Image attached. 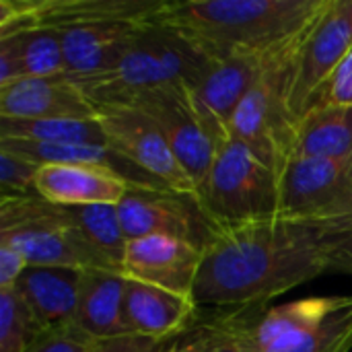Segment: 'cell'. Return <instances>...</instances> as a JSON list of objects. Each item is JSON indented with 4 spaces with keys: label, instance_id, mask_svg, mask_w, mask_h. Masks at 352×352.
Here are the masks:
<instances>
[{
    "label": "cell",
    "instance_id": "cell-30",
    "mask_svg": "<svg viewBox=\"0 0 352 352\" xmlns=\"http://www.w3.org/2000/svg\"><path fill=\"white\" fill-rule=\"evenodd\" d=\"M179 338L182 336H177V338H146V336L128 334V336L97 340L89 352H171L179 342Z\"/></svg>",
    "mask_w": 352,
    "mask_h": 352
},
{
    "label": "cell",
    "instance_id": "cell-25",
    "mask_svg": "<svg viewBox=\"0 0 352 352\" xmlns=\"http://www.w3.org/2000/svg\"><path fill=\"white\" fill-rule=\"evenodd\" d=\"M72 221L87 237V241L120 272H124V256L128 239L113 204L66 206Z\"/></svg>",
    "mask_w": 352,
    "mask_h": 352
},
{
    "label": "cell",
    "instance_id": "cell-12",
    "mask_svg": "<svg viewBox=\"0 0 352 352\" xmlns=\"http://www.w3.org/2000/svg\"><path fill=\"white\" fill-rule=\"evenodd\" d=\"M264 58L266 54L212 58L206 68L184 87L194 116L217 151L233 138L231 126L235 111L258 78Z\"/></svg>",
    "mask_w": 352,
    "mask_h": 352
},
{
    "label": "cell",
    "instance_id": "cell-14",
    "mask_svg": "<svg viewBox=\"0 0 352 352\" xmlns=\"http://www.w3.org/2000/svg\"><path fill=\"white\" fill-rule=\"evenodd\" d=\"M200 264L202 248L167 235H148L128 241L124 274L144 285L194 297Z\"/></svg>",
    "mask_w": 352,
    "mask_h": 352
},
{
    "label": "cell",
    "instance_id": "cell-27",
    "mask_svg": "<svg viewBox=\"0 0 352 352\" xmlns=\"http://www.w3.org/2000/svg\"><path fill=\"white\" fill-rule=\"evenodd\" d=\"M39 165L10 153L6 148H0V198H16L35 194V177H37Z\"/></svg>",
    "mask_w": 352,
    "mask_h": 352
},
{
    "label": "cell",
    "instance_id": "cell-11",
    "mask_svg": "<svg viewBox=\"0 0 352 352\" xmlns=\"http://www.w3.org/2000/svg\"><path fill=\"white\" fill-rule=\"evenodd\" d=\"M352 50V0H328L307 29L295 68L291 109L301 122L318 95Z\"/></svg>",
    "mask_w": 352,
    "mask_h": 352
},
{
    "label": "cell",
    "instance_id": "cell-29",
    "mask_svg": "<svg viewBox=\"0 0 352 352\" xmlns=\"http://www.w3.org/2000/svg\"><path fill=\"white\" fill-rule=\"evenodd\" d=\"M318 105H336V107H352V50L334 70L322 93L318 95L314 107ZM311 107V109H314Z\"/></svg>",
    "mask_w": 352,
    "mask_h": 352
},
{
    "label": "cell",
    "instance_id": "cell-2",
    "mask_svg": "<svg viewBox=\"0 0 352 352\" xmlns=\"http://www.w3.org/2000/svg\"><path fill=\"white\" fill-rule=\"evenodd\" d=\"M328 0H167L153 19L210 58L268 54L309 27Z\"/></svg>",
    "mask_w": 352,
    "mask_h": 352
},
{
    "label": "cell",
    "instance_id": "cell-17",
    "mask_svg": "<svg viewBox=\"0 0 352 352\" xmlns=\"http://www.w3.org/2000/svg\"><path fill=\"white\" fill-rule=\"evenodd\" d=\"M130 186L124 175L105 165H41L35 177V192L60 206H118Z\"/></svg>",
    "mask_w": 352,
    "mask_h": 352
},
{
    "label": "cell",
    "instance_id": "cell-3",
    "mask_svg": "<svg viewBox=\"0 0 352 352\" xmlns=\"http://www.w3.org/2000/svg\"><path fill=\"white\" fill-rule=\"evenodd\" d=\"M212 58L177 31L144 23L120 62L97 76L72 78L95 107L130 105L146 91L192 82Z\"/></svg>",
    "mask_w": 352,
    "mask_h": 352
},
{
    "label": "cell",
    "instance_id": "cell-10",
    "mask_svg": "<svg viewBox=\"0 0 352 352\" xmlns=\"http://www.w3.org/2000/svg\"><path fill=\"white\" fill-rule=\"evenodd\" d=\"M116 208L128 241L148 235H167L204 250L206 241L217 231L196 194H182L161 186L132 184Z\"/></svg>",
    "mask_w": 352,
    "mask_h": 352
},
{
    "label": "cell",
    "instance_id": "cell-1",
    "mask_svg": "<svg viewBox=\"0 0 352 352\" xmlns=\"http://www.w3.org/2000/svg\"><path fill=\"white\" fill-rule=\"evenodd\" d=\"M340 239L320 221L274 217L217 229L194 285L198 309H250L326 272Z\"/></svg>",
    "mask_w": 352,
    "mask_h": 352
},
{
    "label": "cell",
    "instance_id": "cell-15",
    "mask_svg": "<svg viewBox=\"0 0 352 352\" xmlns=\"http://www.w3.org/2000/svg\"><path fill=\"white\" fill-rule=\"evenodd\" d=\"M0 118L10 120H95L97 107L68 74L21 78L0 87Z\"/></svg>",
    "mask_w": 352,
    "mask_h": 352
},
{
    "label": "cell",
    "instance_id": "cell-21",
    "mask_svg": "<svg viewBox=\"0 0 352 352\" xmlns=\"http://www.w3.org/2000/svg\"><path fill=\"white\" fill-rule=\"evenodd\" d=\"M66 74L60 29L39 27L0 37V87Z\"/></svg>",
    "mask_w": 352,
    "mask_h": 352
},
{
    "label": "cell",
    "instance_id": "cell-7",
    "mask_svg": "<svg viewBox=\"0 0 352 352\" xmlns=\"http://www.w3.org/2000/svg\"><path fill=\"white\" fill-rule=\"evenodd\" d=\"M256 352H351V297H307L260 311Z\"/></svg>",
    "mask_w": 352,
    "mask_h": 352
},
{
    "label": "cell",
    "instance_id": "cell-24",
    "mask_svg": "<svg viewBox=\"0 0 352 352\" xmlns=\"http://www.w3.org/2000/svg\"><path fill=\"white\" fill-rule=\"evenodd\" d=\"M0 138H19L50 144H103L99 120H10L0 118Z\"/></svg>",
    "mask_w": 352,
    "mask_h": 352
},
{
    "label": "cell",
    "instance_id": "cell-33",
    "mask_svg": "<svg viewBox=\"0 0 352 352\" xmlns=\"http://www.w3.org/2000/svg\"><path fill=\"white\" fill-rule=\"evenodd\" d=\"M326 225H328L330 235H334L338 239L352 235V217H349V219H336V221H326Z\"/></svg>",
    "mask_w": 352,
    "mask_h": 352
},
{
    "label": "cell",
    "instance_id": "cell-4",
    "mask_svg": "<svg viewBox=\"0 0 352 352\" xmlns=\"http://www.w3.org/2000/svg\"><path fill=\"white\" fill-rule=\"evenodd\" d=\"M309 27L266 54L260 74L239 103L231 126L233 138L243 142L278 177L295 148L299 122L291 109V91L297 56Z\"/></svg>",
    "mask_w": 352,
    "mask_h": 352
},
{
    "label": "cell",
    "instance_id": "cell-26",
    "mask_svg": "<svg viewBox=\"0 0 352 352\" xmlns=\"http://www.w3.org/2000/svg\"><path fill=\"white\" fill-rule=\"evenodd\" d=\"M41 332L16 289H0V352H25Z\"/></svg>",
    "mask_w": 352,
    "mask_h": 352
},
{
    "label": "cell",
    "instance_id": "cell-13",
    "mask_svg": "<svg viewBox=\"0 0 352 352\" xmlns=\"http://www.w3.org/2000/svg\"><path fill=\"white\" fill-rule=\"evenodd\" d=\"M130 105L142 109L165 136L177 163L190 175L192 184L198 188L206 179L212 161L217 157V146L200 126L194 116L186 91L182 85L161 87L142 93Z\"/></svg>",
    "mask_w": 352,
    "mask_h": 352
},
{
    "label": "cell",
    "instance_id": "cell-18",
    "mask_svg": "<svg viewBox=\"0 0 352 352\" xmlns=\"http://www.w3.org/2000/svg\"><path fill=\"white\" fill-rule=\"evenodd\" d=\"M142 25L144 23H82L62 27L66 74L87 78L111 70Z\"/></svg>",
    "mask_w": 352,
    "mask_h": 352
},
{
    "label": "cell",
    "instance_id": "cell-8",
    "mask_svg": "<svg viewBox=\"0 0 352 352\" xmlns=\"http://www.w3.org/2000/svg\"><path fill=\"white\" fill-rule=\"evenodd\" d=\"M107 148L132 167L148 186H161L182 194H196L190 175L177 163L159 126L134 105L97 107Z\"/></svg>",
    "mask_w": 352,
    "mask_h": 352
},
{
    "label": "cell",
    "instance_id": "cell-6",
    "mask_svg": "<svg viewBox=\"0 0 352 352\" xmlns=\"http://www.w3.org/2000/svg\"><path fill=\"white\" fill-rule=\"evenodd\" d=\"M196 196L214 229L280 217L278 173L237 138L217 151Z\"/></svg>",
    "mask_w": 352,
    "mask_h": 352
},
{
    "label": "cell",
    "instance_id": "cell-28",
    "mask_svg": "<svg viewBox=\"0 0 352 352\" xmlns=\"http://www.w3.org/2000/svg\"><path fill=\"white\" fill-rule=\"evenodd\" d=\"M97 340L76 322L45 328L25 352H89Z\"/></svg>",
    "mask_w": 352,
    "mask_h": 352
},
{
    "label": "cell",
    "instance_id": "cell-20",
    "mask_svg": "<svg viewBox=\"0 0 352 352\" xmlns=\"http://www.w3.org/2000/svg\"><path fill=\"white\" fill-rule=\"evenodd\" d=\"M126 274L118 270H82L74 322L95 340L128 336L124 320Z\"/></svg>",
    "mask_w": 352,
    "mask_h": 352
},
{
    "label": "cell",
    "instance_id": "cell-9",
    "mask_svg": "<svg viewBox=\"0 0 352 352\" xmlns=\"http://www.w3.org/2000/svg\"><path fill=\"white\" fill-rule=\"evenodd\" d=\"M280 217L320 223L352 217V161L293 157L280 173Z\"/></svg>",
    "mask_w": 352,
    "mask_h": 352
},
{
    "label": "cell",
    "instance_id": "cell-34",
    "mask_svg": "<svg viewBox=\"0 0 352 352\" xmlns=\"http://www.w3.org/2000/svg\"><path fill=\"white\" fill-rule=\"evenodd\" d=\"M179 340H182V338H179ZM171 352H182V349H179V342L175 344V349H173V351H171Z\"/></svg>",
    "mask_w": 352,
    "mask_h": 352
},
{
    "label": "cell",
    "instance_id": "cell-23",
    "mask_svg": "<svg viewBox=\"0 0 352 352\" xmlns=\"http://www.w3.org/2000/svg\"><path fill=\"white\" fill-rule=\"evenodd\" d=\"M262 307L250 309H214L212 318H196L192 328L182 336V352H256L254 324Z\"/></svg>",
    "mask_w": 352,
    "mask_h": 352
},
{
    "label": "cell",
    "instance_id": "cell-19",
    "mask_svg": "<svg viewBox=\"0 0 352 352\" xmlns=\"http://www.w3.org/2000/svg\"><path fill=\"white\" fill-rule=\"evenodd\" d=\"M80 274L82 270L76 268L27 266L14 289L45 330L74 322Z\"/></svg>",
    "mask_w": 352,
    "mask_h": 352
},
{
    "label": "cell",
    "instance_id": "cell-16",
    "mask_svg": "<svg viewBox=\"0 0 352 352\" xmlns=\"http://www.w3.org/2000/svg\"><path fill=\"white\" fill-rule=\"evenodd\" d=\"M198 314L200 309L194 297L126 278L124 320L130 334L146 338H177L192 328Z\"/></svg>",
    "mask_w": 352,
    "mask_h": 352
},
{
    "label": "cell",
    "instance_id": "cell-32",
    "mask_svg": "<svg viewBox=\"0 0 352 352\" xmlns=\"http://www.w3.org/2000/svg\"><path fill=\"white\" fill-rule=\"evenodd\" d=\"M328 268H330V272H342V274L352 276V235L342 237L334 245V250L330 252Z\"/></svg>",
    "mask_w": 352,
    "mask_h": 352
},
{
    "label": "cell",
    "instance_id": "cell-31",
    "mask_svg": "<svg viewBox=\"0 0 352 352\" xmlns=\"http://www.w3.org/2000/svg\"><path fill=\"white\" fill-rule=\"evenodd\" d=\"M27 270L25 258L10 245L0 243V289H12Z\"/></svg>",
    "mask_w": 352,
    "mask_h": 352
},
{
    "label": "cell",
    "instance_id": "cell-5",
    "mask_svg": "<svg viewBox=\"0 0 352 352\" xmlns=\"http://www.w3.org/2000/svg\"><path fill=\"white\" fill-rule=\"evenodd\" d=\"M0 243L14 248L27 266L116 270L87 241L68 208L47 202L37 192L0 198Z\"/></svg>",
    "mask_w": 352,
    "mask_h": 352
},
{
    "label": "cell",
    "instance_id": "cell-22",
    "mask_svg": "<svg viewBox=\"0 0 352 352\" xmlns=\"http://www.w3.org/2000/svg\"><path fill=\"white\" fill-rule=\"evenodd\" d=\"M293 157L352 161V107H314L299 122Z\"/></svg>",
    "mask_w": 352,
    "mask_h": 352
}]
</instances>
